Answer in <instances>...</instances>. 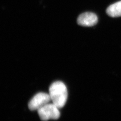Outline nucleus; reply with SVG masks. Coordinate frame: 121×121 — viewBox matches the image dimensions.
<instances>
[{"instance_id":"1","label":"nucleus","mask_w":121,"mask_h":121,"mask_svg":"<svg viewBox=\"0 0 121 121\" xmlns=\"http://www.w3.org/2000/svg\"><path fill=\"white\" fill-rule=\"evenodd\" d=\"M48 94L52 103L60 109L65 106L67 100L68 90L63 82L56 81L52 83L49 88Z\"/></svg>"},{"instance_id":"5","label":"nucleus","mask_w":121,"mask_h":121,"mask_svg":"<svg viewBox=\"0 0 121 121\" xmlns=\"http://www.w3.org/2000/svg\"><path fill=\"white\" fill-rule=\"evenodd\" d=\"M107 13L112 17L121 16V1L109 6L107 9Z\"/></svg>"},{"instance_id":"2","label":"nucleus","mask_w":121,"mask_h":121,"mask_svg":"<svg viewBox=\"0 0 121 121\" xmlns=\"http://www.w3.org/2000/svg\"><path fill=\"white\" fill-rule=\"evenodd\" d=\"M59 108L52 103H48L37 111L40 119L43 121L57 120L60 117Z\"/></svg>"},{"instance_id":"4","label":"nucleus","mask_w":121,"mask_h":121,"mask_svg":"<svg viewBox=\"0 0 121 121\" xmlns=\"http://www.w3.org/2000/svg\"><path fill=\"white\" fill-rule=\"evenodd\" d=\"M98 18L96 15L91 12H85L79 15L77 23L79 25L85 27H90L97 24Z\"/></svg>"},{"instance_id":"3","label":"nucleus","mask_w":121,"mask_h":121,"mask_svg":"<svg viewBox=\"0 0 121 121\" xmlns=\"http://www.w3.org/2000/svg\"><path fill=\"white\" fill-rule=\"evenodd\" d=\"M51 101L49 94L39 92L34 96L28 103V108L31 111H38Z\"/></svg>"}]
</instances>
